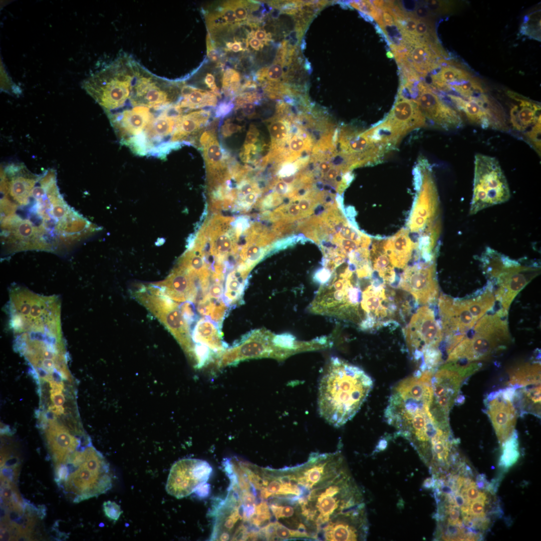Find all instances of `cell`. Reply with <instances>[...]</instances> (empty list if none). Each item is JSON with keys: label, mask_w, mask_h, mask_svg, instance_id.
Segmentation results:
<instances>
[{"label": "cell", "mask_w": 541, "mask_h": 541, "mask_svg": "<svg viewBox=\"0 0 541 541\" xmlns=\"http://www.w3.org/2000/svg\"><path fill=\"white\" fill-rule=\"evenodd\" d=\"M38 181L24 199L1 198V240L7 252L59 251L96 229L65 201L57 185L55 170H47Z\"/></svg>", "instance_id": "1"}, {"label": "cell", "mask_w": 541, "mask_h": 541, "mask_svg": "<svg viewBox=\"0 0 541 541\" xmlns=\"http://www.w3.org/2000/svg\"><path fill=\"white\" fill-rule=\"evenodd\" d=\"M433 372L417 370L392 389L384 412L387 422L407 439L428 465L432 460L431 443L440 432L450 430L440 423L430 411Z\"/></svg>", "instance_id": "2"}, {"label": "cell", "mask_w": 541, "mask_h": 541, "mask_svg": "<svg viewBox=\"0 0 541 541\" xmlns=\"http://www.w3.org/2000/svg\"><path fill=\"white\" fill-rule=\"evenodd\" d=\"M373 386L362 369L332 357L319 385V414L334 426L343 425L356 414Z\"/></svg>", "instance_id": "3"}, {"label": "cell", "mask_w": 541, "mask_h": 541, "mask_svg": "<svg viewBox=\"0 0 541 541\" xmlns=\"http://www.w3.org/2000/svg\"><path fill=\"white\" fill-rule=\"evenodd\" d=\"M507 314L501 309L484 315L449 354L446 363L476 362L505 349L511 341Z\"/></svg>", "instance_id": "4"}, {"label": "cell", "mask_w": 541, "mask_h": 541, "mask_svg": "<svg viewBox=\"0 0 541 541\" xmlns=\"http://www.w3.org/2000/svg\"><path fill=\"white\" fill-rule=\"evenodd\" d=\"M491 307L489 300L481 294L464 300L446 296L440 297L438 307L443 337H445L444 348L448 352L454 349Z\"/></svg>", "instance_id": "5"}, {"label": "cell", "mask_w": 541, "mask_h": 541, "mask_svg": "<svg viewBox=\"0 0 541 541\" xmlns=\"http://www.w3.org/2000/svg\"><path fill=\"white\" fill-rule=\"evenodd\" d=\"M132 295L165 327L185 351L194 354L191 326L178 303L154 284L139 287Z\"/></svg>", "instance_id": "6"}, {"label": "cell", "mask_w": 541, "mask_h": 541, "mask_svg": "<svg viewBox=\"0 0 541 541\" xmlns=\"http://www.w3.org/2000/svg\"><path fill=\"white\" fill-rule=\"evenodd\" d=\"M510 197L508 183L498 160L491 156L476 154L470 214L505 202Z\"/></svg>", "instance_id": "7"}, {"label": "cell", "mask_w": 541, "mask_h": 541, "mask_svg": "<svg viewBox=\"0 0 541 541\" xmlns=\"http://www.w3.org/2000/svg\"><path fill=\"white\" fill-rule=\"evenodd\" d=\"M405 334L410 354L416 362L421 363L427 355L440 352L443 338L441 326L434 311L427 306L420 307L413 315Z\"/></svg>", "instance_id": "8"}, {"label": "cell", "mask_w": 541, "mask_h": 541, "mask_svg": "<svg viewBox=\"0 0 541 541\" xmlns=\"http://www.w3.org/2000/svg\"><path fill=\"white\" fill-rule=\"evenodd\" d=\"M426 123L415 101L398 95L388 115L377 125L382 134L396 147L408 133L426 126Z\"/></svg>", "instance_id": "9"}, {"label": "cell", "mask_w": 541, "mask_h": 541, "mask_svg": "<svg viewBox=\"0 0 541 541\" xmlns=\"http://www.w3.org/2000/svg\"><path fill=\"white\" fill-rule=\"evenodd\" d=\"M212 472L209 463L198 459H182L173 464L166 485L168 494L181 498L206 484Z\"/></svg>", "instance_id": "10"}, {"label": "cell", "mask_w": 541, "mask_h": 541, "mask_svg": "<svg viewBox=\"0 0 541 541\" xmlns=\"http://www.w3.org/2000/svg\"><path fill=\"white\" fill-rule=\"evenodd\" d=\"M274 334L265 329L252 331L221 356V365H231L247 359L272 357L284 359L287 353L273 341Z\"/></svg>", "instance_id": "11"}, {"label": "cell", "mask_w": 541, "mask_h": 541, "mask_svg": "<svg viewBox=\"0 0 541 541\" xmlns=\"http://www.w3.org/2000/svg\"><path fill=\"white\" fill-rule=\"evenodd\" d=\"M448 96L456 107L464 112L470 123L483 128L501 131L508 129L502 111L483 93L468 98L453 94Z\"/></svg>", "instance_id": "12"}, {"label": "cell", "mask_w": 541, "mask_h": 541, "mask_svg": "<svg viewBox=\"0 0 541 541\" xmlns=\"http://www.w3.org/2000/svg\"><path fill=\"white\" fill-rule=\"evenodd\" d=\"M514 392V389L509 386L491 393L484 402L500 446L514 430L517 413L512 402Z\"/></svg>", "instance_id": "13"}, {"label": "cell", "mask_w": 541, "mask_h": 541, "mask_svg": "<svg viewBox=\"0 0 541 541\" xmlns=\"http://www.w3.org/2000/svg\"><path fill=\"white\" fill-rule=\"evenodd\" d=\"M463 378L450 363H445L433 372L431 378L433 399L430 408L436 415L448 419L449 411L457 398Z\"/></svg>", "instance_id": "14"}, {"label": "cell", "mask_w": 541, "mask_h": 541, "mask_svg": "<svg viewBox=\"0 0 541 541\" xmlns=\"http://www.w3.org/2000/svg\"><path fill=\"white\" fill-rule=\"evenodd\" d=\"M435 269L433 261L408 266L402 274L399 286L411 294L419 304L431 303L438 295Z\"/></svg>", "instance_id": "15"}, {"label": "cell", "mask_w": 541, "mask_h": 541, "mask_svg": "<svg viewBox=\"0 0 541 541\" xmlns=\"http://www.w3.org/2000/svg\"><path fill=\"white\" fill-rule=\"evenodd\" d=\"M413 100L425 116L435 126L445 129H457L462 125L459 113L444 102L428 86L419 82Z\"/></svg>", "instance_id": "16"}, {"label": "cell", "mask_w": 541, "mask_h": 541, "mask_svg": "<svg viewBox=\"0 0 541 541\" xmlns=\"http://www.w3.org/2000/svg\"><path fill=\"white\" fill-rule=\"evenodd\" d=\"M508 261L494 279L497 288L494 294L502 309L507 311L517 294L539 274L538 267L522 266L510 259Z\"/></svg>", "instance_id": "17"}, {"label": "cell", "mask_w": 541, "mask_h": 541, "mask_svg": "<svg viewBox=\"0 0 541 541\" xmlns=\"http://www.w3.org/2000/svg\"><path fill=\"white\" fill-rule=\"evenodd\" d=\"M439 43L430 44L422 41H410L405 48L394 54L397 62L408 63L421 77L437 68L443 60V53Z\"/></svg>", "instance_id": "18"}, {"label": "cell", "mask_w": 541, "mask_h": 541, "mask_svg": "<svg viewBox=\"0 0 541 541\" xmlns=\"http://www.w3.org/2000/svg\"><path fill=\"white\" fill-rule=\"evenodd\" d=\"M154 111L146 105L138 104L122 108L108 116L124 144L143 133L153 118Z\"/></svg>", "instance_id": "19"}, {"label": "cell", "mask_w": 541, "mask_h": 541, "mask_svg": "<svg viewBox=\"0 0 541 541\" xmlns=\"http://www.w3.org/2000/svg\"><path fill=\"white\" fill-rule=\"evenodd\" d=\"M507 95L517 102L510 110V123L512 129L523 135L540 122V106L538 103L516 93Z\"/></svg>", "instance_id": "20"}, {"label": "cell", "mask_w": 541, "mask_h": 541, "mask_svg": "<svg viewBox=\"0 0 541 541\" xmlns=\"http://www.w3.org/2000/svg\"><path fill=\"white\" fill-rule=\"evenodd\" d=\"M191 338L195 344L208 347L214 353H222L228 345L222 340L221 329L210 318L199 319L192 329Z\"/></svg>", "instance_id": "21"}, {"label": "cell", "mask_w": 541, "mask_h": 541, "mask_svg": "<svg viewBox=\"0 0 541 541\" xmlns=\"http://www.w3.org/2000/svg\"><path fill=\"white\" fill-rule=\"evenodd\" d=\"M47 438L54 463L60 461L68 453L74 451L79 442L66 428L53 421L47 432Z\"/></svg>", "instance_id": "22"}, {"label": "cell", "mask_w": 541, "mask_h": 541, "mask_svg": "<svg viewBox=\"0 0 541 541\" xmlns=\"http://www.w3.org/2000/svg\"><path fill=\"white\" fill-rule=\"evenodd\" d=\"M249 272L239 271L236 268L230 272L225 279L223 299L229 308L242 301Z\"/></svg>", "instance_id": "23"}, {"label": "cell", "mask_w": 541, "mask_h": 541, "mask_svg": "<svg viewBox=\"0 0 541 541\" xmlns=\"http://www.w3.org/2000/svg\"><path fill=\"white\" fill-rule=\"evenodd\" d=\"M209 116V112L202 110L182 116L176 124L171 142L179 143V140L196 132L207 122Z\"/></svg>", "instance_id": "24"}, {"label": "cell", "mask_w": 541, "mask_h": 541, "mask_svg": "<svg viewBox=\"0 0 541 541\" xmlns=\"http://www.w3.org/2000/svg\"><path fill=\"white\" fill-rule=\"evenodd\" d=\"M512 401H516L521 414H540V383L515 388Z\"/></svg>", "instance_id": "25"}, {"label": "cell", "mask_w": 541, "mask_h": 541, "mask_svg": "<svg viewBox=\"0 0 541 541\" xmlns=\"http://www.w3.org/2000/svg\"><path fill=\"white\" fill-rule=\"evenodd\" d=\"M508 383L509 386L515 388L540 384V363H526L511 370Z\"/></svg>", "instance_id": "26"}, {"label": "cell", "mask_w": 541, "mask_h": 541, "mask_svg": "<svg viewBox=\"0 0 541 541\" xmlns=\"http://www.w3.org/2000/svg\"><path fill=\"white\" fill-rule=\"evenodd\" d=\"M181 92L183 98L178 104L182 108L196 109L205 106H215L216 103L214 94L191 86H183Z\"/></svg>", "instance_id": "27"}, {"label": "cell", "mask_w": 541, "mask_h": 541, "mask_svg": "<svg viewBox=\"0 0 541 541\" xmlns=\"http://www.w3.org/2000/svg\"><path fill=\"white\" fill-rule=\"evenodd\" d=\"M470 78L471 76L466 71L451 66L442 67L436 74L432 76L434 84L444 91H449L451 85Z\"/></svg>", "instance_id": "28"}, {"label": "cell", "mask_w": 541, "mask_h": 541, "mask_svg": "<svg viewBox=\"0 0 541 541\" xmlns=\"http://www.w3.org/2000/svg\"><path fill=\"white\" fill-rule=\"evenodd\" d=\"M200 143L204 146V158L208 164L209 170L216 173L217 170L223 167L224 152L212 133Z\"/></svg>", "instance_id": "29"}, {"label": "cell", "mask_w": 541, "mask_h": 541, "mask_svg": "<svg viewBox=\"0 0 541 541\" xmlns=\"http://www.w3.org/2000/svg\"><path fill=\"white\" fill-rule=\"evenodd\" d=\"M502 453L499 460V467L506 471L512 467L519 457L518 434L514 430L510 437L501 445Z\"/></svg>", "instance_id": "30"}, {"label": "cell", "mask_w": 541, "mask_h": 541, "mask_svg": "<svg viewBox=\"0 0 541 541\" xmlns=\"http://www.w3.org/2000/svg\"><path fill=\"white\" fill-rule=\"evenodd\" d=\"M327 540L332 541L357 540V530L344 522H331L324 528Z\"/></svg>", "instance_id": "31"}, {"label": "cell", "mask_w": 541, "mask_h": 541, "mask_svg": "<svg viewBox=\"0 0 541 541\" xmlns=\"http://www.w3.org/2000/svg\"><path fill=\"white\" fill-rule=\"evenodd\" d=\"M339 500L333 496L319 495L316 503V507L320 512L317 517L318 525L328 521L329 517L338 507Z\"/></svg>", "instance_id": "32"}, {"label": "cell", "mask_w": 541, "mask_h": 541, "mask_svg": "<svg viewBox=\"0 0 541 541\" xmlns=\"http://www.w3.org/2000/svg\"><path fill=\"white\" fill-rule=\"evenodd\" d=\"M269 132L274 144L283 142L289 135V127L283 120L272 122L268 126Z\"/></svg>", "instance_id": "33"}, {"label": "cell", "mask_w": 541, "mask_h": 541, "mask_svg": "<svg viewBox=\"0 0 541 541\" xmlns=\"http://www.w3.org/2000/svg\"><path fill=\"white\" fill-rule=\"evenodd\" d=\"M324 471V465L315 466L307 470L304 475L298 479V482L306 487L312 488L320 480Z\"/></svg>", "instance_id": "34"}, {"label": "cell", "mask_w": 541, "mask_h": 541, "mask_svg": "<svg viewBox=\"0 0 541 541\" xmlns=\"http://www.w3.org/2000/svg\"><path fill=\"white\" fill-rule=\"evenodd\" d=\"M468 504L473 501L482 500L487 501V495L485 492L479 491L473 480L466 487H462L460 490Z\"/></svg>", "instance_id": "35"}, {"label": "cell", "mask_w": 541, "mask_h": 541, "mask_svg": "<svg viewBox=\"0 0 541 541\" xmlns=\"http://www.w3.org/2000/svg\"><path fill=\"white\" fill-rule=\"evenodd\" d=\"M350 5L361 11L362 14L366 15L374 19L377 22H378L380 19V13L379 11L374 7L371 1H353L350 3Z\"/></svg>", "instance_id": "36"}, {"label": "cell", "mask_w": 541, "mask_h": 541, "mask_svg": "<svg viewBox=\"0 0 541 541\" xmlns=\"http://www.w3.org/2000/svg\"><path fill=\"white\" fill-rule=\"evenodd\" d=\"M540 122L537 123L529 131L523 135L531 147L539 155H540Z\"/></svg>", "instance_id": "37"}, {"label": "cell", "mask_w": 541, "mask_h": 541, "mask_svg": "<svg viewBox=\"0 0 541 541\" xmlns=\"http://www.w3.org/2000/svg\"><path fill=\"white\" fill-rule=\"evenodd\" d=\"M487 501L476 500L470 503L466 515L473 517L483 518L486 517L485 506Z\"/></svg>", "instance_id": "38"}, {"label": "cell", "mask_w": 541, "mask_h": 541, "mask_svg": "<svg viewBox=\"0 0 541 541\" xmlns=\"http://www.w3.org/2000/svg\"><path fill=\"white\" fill-rule=\"evenodd\" d=\"M269 507L273 514L277 519L290 517L295 513L294 508L290 505H283L278 503H273L269 505Z\"/></svg>", "instance_id": "39"}, {"label": "cell", "mask_w": 541, "mask_h": 541, "mask_svg": "<svg viewBox=\"0 0 541 541\" xmlns=\"http://www.w3.org/2000/svg\"><path fill=\"white\" fill-rule=\"evenodd\" d=\"M259 189L255 183L248 180H242L237 186L236 191V196H237L238 202H239L244 196L253 192H259Z\"/></svg>", "instance_id": "40"}, {"label": "cell", "mask_w": 541, "mask_h": 541, "mask_svg": "<svg viewBox=\"0 0 541 541\" xmlns=\"http://www.w3.org/2000/svg\"><path fill=\"white\" fill-rule=\"evenodd\" d=\"M283 64L282 61L278 60L267 69L265 68L264 77L272 82L279 81L284 75Z\"/></svg>", "instance_id": "41"}, {"label": "cell", "mask_w": 541, "mask_h": 541, "mask_svg": "<svg viewBox=\"0 0 541 541\" xmlns=\"http://www.w3.org/2000/svg\"><path fill=\"white\" fill-rule=\"evenodd\" d=\"M103 506L105 515L112 520H118L123 512L120 506L113 501L108 500L104 502Z\"/></svg>", "instance_id": "42"}, {"label": "cell", "mask_w": 541, "mask_h": 541, "mask_svg": "<svg viewBox=\"0 0 541 541\" xmlns=\"http://www.w3.org/2000/svg\"><path fill=\"white\" fill-rule=\"evenodd\" d=\"M240 81V75L236 71L229 69L224 74L223 79V87H228L229 86H236Z\"/></svg>", "instance_id": "43"}, {"label": "cell", "mask_w": 541, "mask_h": 541, "mask_svg": "<svg viewBox=\"0 0 541 541\" xmlns=\"http://www.w3.org/2000/svg\"><path fill=\"white\" fill-rule=\"evenodd\" d=\"M289 147L290 149L294 152H300L305 148V139L301 136H296L290 141Z\"/></svg>", "instance_id": "44"}, {"label": "cell", "mask_w": 541, "mask_h": 541, "mask_svg": "<svg viewBox=\"0 0 541 541\" xmlns=\"http://www.w3.org/2000/svg\"><path fill=\"white\" fill-rule=\"evenodd\" d=\"M276 193L278 196H287L289 195L290 191V186L288 184L282 181H278L274 184Z\"/></svg>", "instance_id": "45"}, {"label": "cell", "mask_w": 541, "mask_h": 541, "mask_svg": "<svg viewBox=\"0 0 541 541\" xmlns=\"http://www.w3.org/2000/svg\"><path fill=\"white\" fill-rule=\"evenodd\" d=\"M221 16L227 23L232 24L237 22L233 9L229 7H228L222 10Z\"/></svg>", "instance_id": "46"}, {"label": "cell", "mask_w": 541, "mask_h": 541, "mask_svg": "<svg viewBox=\"0 0 541 541\" xmlns=\"http://www.w3.org/2000/svg\"><path fill=\"white\" fill-rule=\"evenodd\" d=\"M233 10L236 15L237 22L243 21L246 19L247 12L246 9L241 5L234 6Z\"/></svg>", "instance_id": "47"}, {"label": "cell", "mask_w": 541, "mask_h": 541, "mask_svg": "<svg viewBox=\"0 0 541 541\" xmlns=\"http://www.w3.org/2000/svg\"><path fill=\"white\" fill-rule=\"evenodd\" d=\"M476 485L478 488L489 492L490 483L486 479L484 474H479L476 477Z\"/></svg>", "instance_id": "48"}, {"label": "cell", "mask_w": 541, "mask_h": 541, "mask_svg": "<svg viewBox=\"0 0 541 541\" xmlns=\"http://www.w3.org/2000/svg\"><path fill=\"white\" fill-rule=\"evenodd\" d=\"M50 399L54 404L62 406L65 402V398L62 392L50 393Z\"/></svg>", "instance_id": "49"}, {"label": "cell", "mask_w": 541, "mask_h": 541, "mask_svg": "<svg viewBox=\"0 0 541 541\" xmlns=\"http://www.w3.org/2000/svg\"><path fill=\"white\" fill-rule=\"evenodd\" d=\"M240 126L234 124L228 123L223 126V134L225 136H228L238 131Z\"/></svg>", "instance_id": "50"}, {"label": "cell", "mask_w": 541, "mask_h": 541, "mask_svg": "<svg viewBox=\"0 0 541 541\" xmlns=\"http://www.w3.org/2000/svg\"><path fill=\"white\" fill-rule=\"evenodd\" d=\"M242 111L245 116L251 117L255 114V105L252 103L246 102L242 107Z\"/></svg>", "instance_id": "51"}, {"label": "cell", "mask_w": 541, "mask_h": 541, "mask_svg": "<svg viewBox=\"0 0 541 541\" xmlns=\"http://www.w3.org/2000/svg\"><path fill=\"white\" fill-rule=\"evenodd\" d=\"M296 171L295 166L291 164H285L281 169L279 174L281 177L293 175Z\"/></svg>", "instance_id": "52"}, {"label": "cell", "mask_w": 541, "mask_h": 541, "mask_svg": "<svg viewBox=\"0 0 541 541\" xmlns=\"http://www.w3.org/2000/svg\"><path fill=\"white\" fill-rule=\"evenodd\" d=\"M205 83L213 91L217 92V88L215 83V78L211 74L208 73L205 76Z\"/></svg>", "instance_id": "53"}, {"label": "cell", "mask_w": 541, "mask_h": 541, "mask_svg": "<svg viewBox=\"0 0 541 541\" xmlns=\"http://www.w3.org/2000/svg\"><path fill=\"white\" fill-rule=\"evenodd\" d=\"M340 490L341 488L338 486L333 485L327 488L325 491L322 492L321 494L325 496H334L337 495L340 491Z\"/></svg>", "instance_id": "54"}, {"label": "cell", "mask_w": 541, "mask_h": 541, "mask_svg": "<svg viewBox=\"0 0 541 541\" xmlns=\"http://www.w3.org/2000/svg\"><path fill=\"white\" fill-rule=\"evenodd\" d=\"M254 36L259 41H265V42L268 41L270 39V35L267 34L265 31L262 30H256L254 33Z\"/></svg>", "instance_id": "55"}, {"label": "cell", "mask_w": 541, "mask_h": 541, "mask_svg": "<svg viewBox=\"0 0 541 541\" xmlns=\"http://www.w3.org/2000/svg\"><path fill=\"white\" fill-rule=\"evenodd\" d=\"M256 132L257 131H254L253 127H252L247 133L245 141V144H253L257 140V135L256 134Z\"/></svg>", "instance_id": "56"}, {"label": "cell", "mask_w": 541, "mask_h": 541, "mask_svg": "<svg viewBox=\"0 0 541 541\" xmlns=\"http://www.w3.org/2000/svg\"><path fill=\"white\" fill-rule=\"evenodd\" d=\"M339 175V169L337 168H331L330 170L327 173L326 178L327 180H337Z\"/></svg>", "instance_id": "57"}, {"label": "cell", "mask_w": 541, "mask_h": 541, "mask_svg": "<svg viewBox=\"0 0 541 541\" xmlns=\"http://www.w3.org/2000/svg\"><path fill=\"white\" fill-rule=\"evenodd\" d=\"M250 46L255 50H259L260 48L263 46V44L255 37H252L249 41Z\"/></svg>", "instance_id": "58"}, {"label": "cell", "mask_w": 541, "mask_h": 541, "mask_svg": "<svg viewBox=\"0 0 541 541\" xmlns=\"http://www.w3.org/2000/svg\"><path fill=\"white\" fill-rule=\"evenodd\" d=\"M49 410L53 413L59 415L63 414L64 412V408L62 406L51 405L49 407Z\"/></svg>", "instance_id": "59"}, {"label": "cell", "mask_w": 541, "mask_h": 541, "mask_svg": "<svg viewBox=\"0 0 541 541\" xmlns=\"http://www.w3.org/2000/svg\"><path fill=\"white\" fill-rule=\"evenodd\" d=\"M319 168L321 171L325 174L327 173L330 170L331 168V165L328 162L324 161L320 163Z\"/></svg>", "instance_id": "60"}, {"label": "cell", "mask_w": 541, "mask_h": 541, "mask_svg": "<svg viewBox=\"0 0 541 541\" xmlns=\"http://www.w3.org/2000/svg\"><path fill=\"white\" fill-rule=\"evenodd\" d=\"M233 52H238L242 50L241 44L240 42H235L230 44V45L228 46Z\"/></svg>", "instance_id": "61"}, {"label": "cell", "mask_w": 541, "mask_h": 541, "mask_svg": "<svg viewBox=\"0 0 541 541\" xmlns=\"http://www.w3.org/2000/svg\"><path fill=\"white\" fill-rule=\"evenodd\" d=\"M434 483V479L433 477L428 478L425 480L423 482V486L426 488H430L433 487Z\"/></svg>", "instance_id": "62"}]
</instances>
